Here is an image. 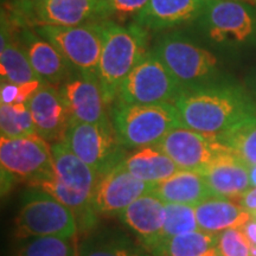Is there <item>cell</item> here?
<instances>
[{
    "instance_id": "1",
    "label": "cell",
    "mask_w": 256,
    "mask_h": 256,
    "mask_svg": "<svg viewBox=\"0 0 256 256\" xmlns=\"http://www.w3.org/2000/svg\"><path fill=\"white\" fill-rule=\"evenodd\" d=\"M182 126L211 136H220L242 121L256 116V106L242 88L210 84L188 88L174 102Z\"/></svg>"
},
{
    "instance_id": "2",
    "label": "cell",
    "mask_w": 256,
    "mask_h": 256,
    "mask_svg": "<svg viewBox=\"0 0 256 256\" xmlns=\"http://www.w3.org/2000/svg\"><path fill=\"white\" fill-rule=\"evenodd\" d=\"M102 50L98 66L107 104L118 98L121 83L146 56L147 30L136 23L122 26L110 20L101 22Z\"/></svg>"
},
{
    "instance_id": "3",
    "label": "cell",
    "mask_w": 256,
    "mask_h": 256,
    "mask_svg": "<svg viewBox=\"0 0 256 256\" xmlns=\"http://www.w3.org/2000/svg\"><path fill=\"white\" fill-rule=\"evenodd\" d=\"M113 126L122 146L142 148L156 146L166 134L183 127L174 104H128L113 110Z\"/></svg>"
},
{
    "instance_id": "4",
    "label": "cell",
    "mask_w": 256,
    "mask_h": 256,
    "mask_svg": "<svg viewBox=\"0 0 256 256\" xmlns=\"http://www.w3.org/2000/svg\"><path fill=\"white\" fill-rule=\"evenodd\" d=\"M16 236L20 240L44 236L75 238V214L46 192H28L16 217Z\"/></svg>"
},
{
    "instance_id": "5",
    "label": "cell",
    "mask_w": 256,
    "mask_h": 256,
    "mask_svg": "<svg viewBox=\"0 0 256 256\" xmlns=\"http://www.w3.org/2000/svg\"><path fill=\"white\" fill-rule=\"evenodd\" d=\"M153 52L185 89L210 84L218 72L212 52L178 34L162 38Z\"/></svg>"
},
{
    "instance_id": "6",
    "label": "cell",
    "mask_w": 256,
    "mask_h": 256,
    "mask_svg": "<svg viewBox=\"0 0 256 256\" xmlns=\"http://www.w3.org/2000/svg\"><path fill=\"white\" fill-rule=\"evenodd\" d=\"M74 154L104 176L124 159L113 124H87L70 119L62 142Z\"/></svg>"
},
{
    "instance_id": "7",
    "label": "cell",
    "mask_w": 256,
    "mask_h": 256,
    "mask_svg": "<svg viewBox=\"0 0 256 256\" xmlns=\"http://www.w3.org/2000/svg\"><path fill=\"white\" fill-rule=\"evenodd\" d=\"M184 90L158 56L150 51L121 83L118 98L128 104H174Z\"/></svg>"
},
{
    "instance_id": "8",
    "label": "cell",
    "mask_w": 256,
    "mask_h": 256,
    "mask_svg": "<svg viewBox=\"0 0 256 256\" xmlns=\"http://www.w3.org/2000/svg\"><path fill=\"white\" fill-rule=\"evenodd\" d=\"M34 31L38 36L52 44L78 72L98 75L102 50L101 22L75 26L38 25Z\"/></svg>"
},
{
    "instance_id": "9",
    "label": "cell",
    "mask_w": 256,
    "mask_h": 256,
    "mask_svg": "<svg viewBox=\"0 0 256 256\" xmlns=\"http://www.w3.org/2000/svg\"><path fill=\"white\" fill-rule=\"evenodd\" d=\"M200 22L214 43L243 46L256 40V14L242 0L206 2Z\"/></svg>"
},
{
    "instance_id": "10",
    "label": "cell",
    "mask_w": 256,
    "mask_h": 256,
    "mask_svg": "<svg viewBox=\"0 0 256 256\" xmlns=\"http://www.w3.org/2000/svg\"><path fill=\"white\" fill-rule=\"evenodd\" d=\"M0 165L2 171L11 176L36 183L54 176L51 144L38 136L0 139Z\"/></svg>"
},
{
    "instance_id": "11",
    "label": "cell",
    "mask_w": 256,
    "mask_h": 256,
    "mask_svg": "<svg viewBox=\"0 0 256 256\" xmlns=\"http://www.w3.org/2000/svg\"><path fill=\"white\" fill-rule=\"evenodd\" d=\"M179 166L197 174H206L214 164L232 150L217 136H206L185 127H178L166 134L156 145Z\"/></svg>"
},
{
    "instance_id": "12",
    "label": "cell",
    "mask_w": 256,
    "mask_h": 256,
    "mask_svg": "<svg viewBox=\"0 0 256 256\" xmlns=\"http://www.w3.org/2000/svg\"><path fill=\"white\" fill-rule=\"evenodd\" d=\"M154 184L146 183L127 171L122 162L98 178L92 194L96 214H121L134 200L150 194Z\"/></svg>"
},
{
    "instance_id": "13",
    "label": "cell",
    "mask_w": 256,
    "mask_h": 256,
    "mask_svg": "<svg viewBox=\"0 0 256 256\" xmlns=\"http://www.w3.org/2000/svg\"><path fill=\"white\" fill-rule=\"evenodd\" d=\"M62 92L72 119L87 124L110 122L107 115V101L96 74L72 76L60 84Z\"/></svg>"
},
{
    "instance_id": "14",
    "label": "cell",
    "mask_w": 256,
    "mask_h": 256,
    "mask_svg": "<svg viewBox=\"0 0 256 256\" xmlns=\"http://www.w3.org/2000/svg\"><path fill=\"white\" fill-rule=\"evenodd\" d=\"M36 133L48 142H62L72 119L60 88L44 83L28 102Z\"/></svg>"
},
{
    "instance_id": "15",
    "label": "cell",
    "mask_w": 256,
    "mask_h": 256,
    "mask_svg": "<svg viewBox=\"0 0 256 256\" xmlns=\"http://www.w3.org/2000/svg\"><path fill=\"white\" fill-rule=\"evenodd\" d=\"M38 25L75 26L108 18L106 0H43L34 2Z\"/></svg>"
},
{
    "instance_id": "16",
    "label": "cell",
    "mask_w": 256,
    "mask_h": 256,
    "mask_svg": "<svg viewBox=\"0 0 256 256\" xmlns=\"http://www.w3.org/2000/svg\"><path fill=\"white\" fill-rule=\"evenodd\" d=\"M206 6L203 0H150L134 17V23L147 31L165 30L200 18Z\"/></svg>"
},
{
    "instance_id": "17",
    "label": "cell",
    "mask_w": 256,
    "mask_h": 256,
    "mask_svg": "<svg viewBox=\"0 0 256 256\" xmlns=\"http://www.w3.org/2000/svg\"><path fill=\"white\" fill-rule=\"evenodd\" d=\"M165 215L164 202L150 192L127 206L120 214V220L136 232L140 243L151 252L164 228Z\"/></svg>"
},
{
    "instance_id": "18",
    "label": "cell",
    "mask_w": 256,
    "mask_h": 256,
    "mask_svg": "<svg viewBox=\"0 0 256 256\" xmlns=\"http://www.w3.org/2000/svg\"><path fill=\"white\" fill-rule=\"evenodd\" d=\"M54 179L60 186L74 194L92 198L98 184V172L82 162L63 142L51 144Z\"/></svg>"
},
{
    "instance_id": "19",
    "label": "cell",
    "mask_w": 256,
    "mask_h": 256,
    "mask_svg": "<svg viewBox=\"0 0 256 256\" xmlns=\"http://www.w3.org/2000/svg\"><path fill=\"white\" fill-rule=\"evenodd\" d=\"M31 66L40 78L49 84H63L72 78V66L52 44L43 38L26 32L22 44Z\"/></svg>"
},
{
    "instance_id": "20",
    "label": "cell",
    "mask_w": 256,
    "mask_h": 256,
    "mask_svg": "<svg viewBox=\"0 0 256 256\" xmlns=\"http://www.w3.org/2000/svg\"><path fill=\"white\" fill-rule=\"evenodd\" d=\"M151 192L165 204H185L191 206H196L208 198L215 196L203 174L188 170H179L166 180L154 184Z\"/></svg>"
},
{
    "instance_id": "21",
    "label": "cell",
    "mask_w": 256,
    "mask_h": 256,
    "mask_svg": "<svg viewBox=\"0 0 256 256\" xmlns=\"http://www.w3.org/2000/svg\"><path fill=\"white\" fill-rule=\"evenodd\" d=\"M206 184L215 196L234 200L252 188L249 166L232 152L222 156L203 174Z\"/></svg>"
},
{
    "instance_id": "22",
    "label": "cell",
    "mask_w": 256,
    "mask_h": 256,
    "mask_svg": "<svg viewBox=\"0 0 256 256\" xmlns=\"http://www.w3.org/2000/svg\"><path fill=\"white\" fill-rule=\"evenodd\" d=\"M200 230L222 232L226 229L243 228L252 220V214L229 198L212 196L194 206Z\"/></svg>"
},
{
    "instance_id": "23",
    "label": "cell",
    "mask_w": 256,
    "mask_h": 256,
    "mask_svg": "<svg viewBox=\"0 0 256 256\" xmlns=\"http://www.w3.org/2000/svg\"><path fill=\"white\" fill-rule=\"evenodd\" d=\"M122 164L130 174L146 183L158 184L177 174L179 166L156 146L138 148L124 156Z\"/></svg>"
},
{
    "instance_id": "24",
    "label": "cell",
    "mask_w": 256,
    "mask_h": 256,
    "mask_svg": "<svg viewBox=\"0 0 256 256\" xmlns=\"http://www.w3.org/2000/svg\"><path fill=\"white\" fill-rule=\"evenodd\" d=\"M0 75L2 81L24 86L44 82L31 66L20 43L14 40L4 19L2 20V48H0Z\"/></svg>"
},
{
    "instance_id": "25",
    "label": "cell",
    "mask_w": 256,
    "mask_h": 256,
    "mask_svg": "<svg viewBox=\"0 0 256 256\" xmlns=\"http://www.w3.org/2000/svg\"><path fill=\"white\" fill-rule=\"evenodd\" d=\"M78 256H153L142 243L127 235L104 230L89 236L78 247Z\"/></svg>"
},
{
    "instance_id": "26",
    "label": "cell",
    "mask_w": 256,
    "mask_h": 256,
    "mask_svg": "<svg viewBox=\"0 0 256 256\" xmlns=\"http://www.w3.org/2000/svg\"><path fill=\"white\" fill-rule=\"evenodd\" d=\"M220 234L203 230L185 232L159 243L151 250L153 256H200L217 247Z\"/></svg>"
},
{
    "instance_id": "27",
    "label": "cell",
    "mask_w": 256,
    "mask_h": 256,
    "mask_svg": "<svg viewBox=\"0 0 256 256\" xmlns=\"http://www.w3.org/2000/svg\"><path fill=\"white\" fill-rule=\"evenodd\" d=\"M218 139L246 165H256V116L242 121Z\"/></svg>"
},
{
    "instance_id": "28",
    "label": "cell",
    "mask_w": 256,
    "mask_h": 256,
    "mask_svg": "<svg viewBox=\"0 0 256 256\" xmlns=\"http://www.w3.org/2000/svg\"><path fill=\"white\" fill-rule=\"evenodd\" d=\"M0 132L8 139L37 134L28 104H0Z\"/></svg>"
},
{
    "instance_id": "29",
    "label": "cell",
    "mask_w": 256,
    "mask_h": 256,
    "mask_svg": "<svg viewBox=\"0 0 256 256\" xmlns=\"http://www.w3.org/2000/svg\"><path fill=\"white\" fill-rule=\"evenodd\" d=\"M17 256H78V247L75 238H31L24 240Z\"/></svg>"
},
{
    "instance_id": "30",
    "label": "cell",
    "mask_w": 256,
    "mask_h": 256,
    "mask_svg": "<svg viewBox=\"0 0 256 256\" xmlns=\"http://www.w3.org/2000/svg\"><path fill=\"white\" fill-rule=\"evenodd\" d=\"M165 212L164 228L156 246L177 235L200 230L194 206L168 203L165 204Z\"/></svg>"
},
{
    "instance_id": "31",
    "label": "cell",
    "mask_w": 256,
    "mask_h": 256,
    "mask_svg": "<svg viewBox=\"0 0 256 256\" xmlns=\"http://www.w3.org/2000/svg\"><path fill=\"white\" fill-rule=\"evenodd\" d=\"M252 243L242 228L226 229L220 234L218 249L220 256H250Z\"/></svg>"
},
{
    "instance_id": "32",
    "label": "cell",
    "mask_w": 256,
    "mask_h": 256,
    "mask_svg": "<svg viewBox=\"0 0 256 256\" xmlns=\"http://www.w3.org/2000/svg\"><path fill=\"white\" fill-rule=\"evenodd\" d=\"M46 82H36L30 84L18 86L6 81H2L0 86V102L4 104H28L31 96Z\"/></svg>"
},
{
    "instance_id": "33",
    "label": "cell",
    "mask_w": 256,
    "mask_h": 256,
    "mask_svg": "<svg viewBox=\"0 0 256 256\" xmlns=\"http://www.w3.org/2000/svg\"><path fill=\"white\" fill-rule=\"evenodd\" d=\"M107 2L108 14L116 16L121 19H124L130 16L133 18L139 14L150 0H106Z\"/></svg>"
},
{
    "instance_id": "34",
    "label": "cell",
    "mask_w": 256,
    "mask_h": 256,
    "mask_svg": "<svg viewBox=\"0 0 256 256\" xmlns=\"http://www.w3.org/2000/svg\"><path fill=\"white\" fill-rule=\"evenodd\" d=\"M236 203H238L244 210L249 211L252 216L256 215V188H250L236 198Z\"/></svg>"
},
{
    "instance_id": "35",
    "label": "cell",
    "mask_w": 256,
    "mask_h": 256,
    "mask_svg": "<svg viewBox=\"0 0 256 256\" xmlns=\"http://www.w3.org/2000/svg\"><path fill=\"white\" fill-rule=\"evenodd\" d=\"M242 229L246 232V235H247V238L252 244L256 246V218L249 220Z\"/></svg>"
},
{
    "instance_id": "36",
    "label": "cell",
    "mask_w": 256,
    "mask_h": 256,
    "mask_svg": "<svg viewBox=\"0 0 256 256\" xmlns=\"http://www.w3.org/2000/svg\"><path fill=\"white\" fill-rule=\"evenodd\" d=\"M249 179L252 188H256V165L249 166Z\"/></svg>"
},
{
    "instance_id": "37",
    "label": "cell",
    "mask_w": 256,
    "mask_h": 256,
    "mask_svg": "<svg viewBox=\"0 0 256 256\" xmlns=\"http://www.w3.org/2000/svg\"><path fill=\"white\" fill-rule=\"evenodd\" d=\"M200 256H220V252H218V249H217V247H215V248L210 249V250H208L206 252H204V254L200 255Z\"/></svg>"
},
{
    "instance_id": "38",
    "label": "cell",
    "mask_w": 256,
    "mask_h": 256,
    "mask_svg": "<svg viewBox=\"0 0 256 256\" xmlns=\"http://www.w3.org/2000/svg\"><path fill=\"white\" fill-rule=\"evenodd\" d=\"M250 256H256V246H252V248H250Z\"/></svg>"
},
{
    "instance_id": "39",
    "label": "cell",
    "mask_w": 256,
    "mask_h": 256,
    "mask_svg": "<svg viewBox=\"0 0 256 256\" xmlns=\"http://www.w3.org/2000/svg\"><path fill=\"white\" fill-rule=\"evenodd\" d=\"M203 2H215V0H203Z\"/></svg>"
},
{
    "instance_id": "40",
    "label": "cell",
    "mask_w": 256,
    "mask_h": 256,
    "mask_svg": "<svg viewBox=\"0 0 256 256\" xmlns=\"http://www.w3.org/2000/svg\"><path fill=\"white\" fill-rule=\"evenodd\" d=\"M43 2V0H34V2Z\"/></svg>"
},
{
    "instance_id": "41",
    "label": "cell",
    "mask_w": 256,
    "mask_h": 256,
    "mask_svg": "<svg viewBox=\"0 0 256 256\" xmlns=\"http://www.w3.org/2000/svg\"><path fill=\"white\" fill-rule=\"evenodd\" d=\"M255 96H256V82H255Z\"/></svg>"
},
{
    "instance_id": "42",
    "label": "cell",
    "mask_w": 256,
    "mask_h": 256,
    "mask_svg": "<svg viewBox=\"0 0 256 256\" xmlns=\"http://www.w3.org/2000/svg\"><path fill=\"white\" fill-rule=\"evenodd\" d=\"M254 217H255V218H256V215H254Z\"/></svg>"
},
{
    "instance_id": "43",
    "label": "cell",
    "mask_w": 256,
    "mask_h": 256,
    "mask_svg": "<svg viewBox=\"0 0 256 256\" xmlns=\"http://www.w3.org/2000/svg\"><path fill=\"white\" fill-rule=\"evenodd\" d=\"M255 2H256V0H255Z\"/></svg>"
}]
</instances>
